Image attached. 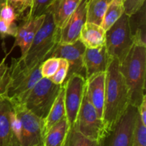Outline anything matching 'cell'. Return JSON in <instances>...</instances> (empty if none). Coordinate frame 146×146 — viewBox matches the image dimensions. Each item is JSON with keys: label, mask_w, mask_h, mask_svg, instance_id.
<instances>
[{"label": "cell", "mask_w": 146, "mask_h": 146, "mask_svg": "<svg viewBox=\"0 0 146 146\" xmlns=\"http://www.w3.org/2000/svg\"><path fill=\"white\" fill-rule=\"evenodd\" d=\"M68 71V63L66 59L59 58V66L55 74L52 76L49 80L56 85H62L65 81Z\"/></svg>", "instance_id": "29"}, {"label": "cell", "mask_w": 146, "mask_h": 146, "mask_svg": "<svg viewBox=\"0 0 146 146\" xmlns=\"http://www.w3.org/2000/svg\"><path fill=\"white\" fill-rule=\"evenodd\" d=\"M138 108L130 104L104 138V146H131Z\"/></svg>", "instance_id": "8"}, {"label": "cell", "mask_w": 146, "mask_h": 146, "mask_svg": "<svg viewBox=\"0 0 146 146\" xmlns=\"http://www.w3.org/2000/svg\"><path fill=\"white\" fill-rule=\"evenodd\" d=\"M59 66V58L49 57L43 61L40 66L41 74L43 78H50L57 71Z\"/></svg>", "instance_id": "28"}, {"label": "cell", "mask_w": 146, "mask_h": 146, "mask_svg": "<svg viewBox=\"0 0 146 146\" xmlns=\"http://www.w3.org/2000/svg\"><path fill=\"white\" fill-rule=\"evenodd\" d=\"M129 105L128 89L120 71V62L117 58H111L106 71L105 103L103 115L106 135Z\"/></svg>", "instance_id": "1"}, {"label": "cell", "mask_w": 146, "mask_h": 146, "mask_svg": "<svg viewBox=\"0 0 146 146\" xmlns=\"http://www.w3.org/2000/svg\"><path fill=\"white\" fill-rule=\"evenodd\" d=\"M7 4L14 9L19 18L21 19L24 13L29 10L32 0H7Z\"/></svg>", "instance_id": "30"}, {"label": "cell", "mask_w": 146, "mask_h": 146, "mask_svg": "<svg viewBox=\"0 0 146 146\" xmlns=\"http://www.w3.org/2000/svg\"><path fill=\"white\" fill-rule=\"evenodd\" d=\"M86 80L80 74H74L67 78L62 86L64 88L66 115L69 128L74 126L84 97Z\"/></svg>", "instance_id": "9"}, {"label": "cell", "mask_w": 146, "mask_h": 146, "mask_svg": "<svg viewBox=\"0 0 146 146\" xmlns=\"http://www.w3.org/2000/svg\"><path fill=\"white\" fill-rule=\"evenodd\" d=\"M31 19H24V21L19 26H17V34H16V36H14L15 40H14L13 46L11 48V51H12L14 47L19 46L20 43L24 39V36H25L26 34L28 32L30 26H31Z\"/></svg>", "instance_id": "32"}, {"label": "cell", "mask_w": 146, "mask_h": 146, "mask_svg": "<svg viewBox=\"0 0 146 146\" xmlns=\"http://www.w3.org/2000/svg\"><path fill=\"white\" fill-rule=\"evenodd\" d=\"M69 125L66 115L63 117L43 137L42 144L44 146H65Z\"/></svg>", "instance_id": "19"}, {"label": "cell", "mask_w": 146, "mask_h": 146, "mask_svg": "<svg viewBox=\"0 0 146 146\" xmlns=\"http://www.w3.org/2000/svg\"><path fill=\"white\" fill-rule=\"evenodd\" d=\"M123 14V0H113L104 14L102 24L101 25V27L105 31H107Z\"/></svg>", "instance_id": "22"}, {"label": "cell", "mask_w": 146, "mask_h": 146, "mask_svg": "<svg viewBox=\"0 0 146 146\" xmlns=\"http://www.w3.org/2000/svg\"><path fill=\"white\" fill-rule=\"evenodd\" d=\"M0 19L7 24H13L19 18L14 9L9 4H5L0 7Z\"/></svg>", "instance_id": "31"}, {"label": "cell", "mask_w": 146, "mask_h": 146, "mask_svg": "<svg viewBox=\"0 0 146 146\" xmlns=\"http://www.w3.org/2000/svg\"><path fill=\"white\" fill-rule=\"evenodd\" d=\"M97 146H104V138L98 141V142H97Z\"/></svg>", "instance_id": "36"}, {"label": "cell", "mask_w": 146, "mask_h": 146, "mask_svg": "<svg viewBox=\"0 0 146 146\" xmlns=\"http://www.w3.org/2000/svg\"><path fill=\"white\" fill-rule=\"evenodd\" d=\"M73 127L84 136L94 141H99L106 135L104 121L88 100L86 88L81 107Z\"/></svg>", "instance_id": "7"}, {"label": "cell", "mask_w": 146, "mask_h": 146, "mask_svg": "<svg viewBox=\"0 0 146 146\" xmlns=\"http://www.w3.org/2000/svg\"><path fill=\"white\" fill-rule=\"evenodd\" d=\"M66 115L65 104H64V88L61 86V91L51 106L48 115L44 120L41 121V131L43 137L52 128L56 123L58 122L63 117Z\"/></svg>", "instance_id": "18"}, {"label": "cell", "mask_w": 146, "mask_h": 146, "mask_svg": "<svg viewBox=\"0 0 146 146\" xmlns=\"http://www.w3.org/2000/svg\"><path fill=\"white\" fill-rule=\"evenodd\" d=\"M110 60L105 45L95 48H86L84 55L86 80L98 73L106 72Z\"/></svg>", "instance_id": "13"}, {"label": "cell", "mask_w": 146, "mask_h": 146, "mask_svg": "<svg viewBox=\"0 0 146 146\" xmlns=\"http://www.w3.org/2000/svg\"><path fill=\"white\" fill-rule=\"evenodd\" d=\"M88 0H81L75 11L60 29L58 44H72L79 39L83 27L86 22Z\"/></svg>", "instance_id": "12"}, {"label": "cell", "mask_w": 146, "mask_h": 146, "mask_svg": "<svg viewBox=\"0 0 146 146\" xmlns=\"http://www.w3.org/2000/svg\"><path fill=\"white\" fill-rule=\"evenodd\" d=\"M138 112L141 122L146 125V95L144 96L141 104L138 107Z\"/></svg>", "instance_id": "35"}, {"label": "cell", "mask_w": 146, "mask_h": 146, "mask_svg": "<svg viewBox=\"0 0 146 146\" xmlns=\"http://www.w3.org/2000/svg\"><path fill=\"white\" fill-rule=\"evenodd\" d=\"M81 0H56L49 9L56 28L61 29Z\"/></svg>", "instance_id": "17"}, {"label": "cell", "mask_w": 146, "mask_h": 146, "mask_svg": "<svg viewBox=\"0 0 146 146\" xmlns=\"http://www.w3.org/2000/svg\"><path fill=\"white\" fill-rule=\"evenodd\" d=\"M9 54V52L0 62V96L6 97L9 84V66L6 64V59Z\"/></svg>", "instance_id": "27"}, {"label": "cell", "mask_w": 146, "mask_h": 146, "mask_svg": "<svg viewBox=\"0 0 146 146\" xmlns=\"http://www.w3.org/2000/svg\"><path fill=\"white\" fill-rule=\"evenodd\" d=\"M129 27L134 44L146 46L145 5L129 17Z\"/></svg>", "instance_id": "20"}, {"label": "cell", "mask_w": 146, "mask_h": 146, "mask_svg": "<svg viewBox=\"0 0 146 146\" xmlns=\"http://www.w3.org/2000/svg\"><path fill=\"white\" fill-rule=\"evenodd\" d=\"M45 18L37 31L28 51L23 58H19L22 65L32 70L51 56L59 41L60 29L56 28L49 8L45 12Z\"/></svg>", "instance_id": "3"}, {"label": "cell", "mask_w": 146, "mask_h": 146, "mask_svg": "<svg viewBox=\"0 0 146 146\" xmlns=\"http://www.w3.org/2000/svg\"><path fill=\"white\" fill-rule=\"evenodd\" d=\"M145 0H123L124 13L128 17L135 14L145 4Z\"/></svg>", "instance_id": "33"}, {"label": "cell", "mask_w": 146, "mask_h": 146, "mask_svg": "<svg viewBox=\"0 0 146 146\" xmlns=\"http://www.w3.org/2000/svg\"><path fill=\"white\" fill-rule=\"evenodd\" d=\"M129 27V17L124 13L121 18L106 31L105 46L108 56L121 63L133 45Z\"/></svg>", "instance_id": "6"}, {"label": "cell", "mask_w": 146, "mask_h": 146, "mask_svg": "<svg viewBox=\"0 0 146 146\" xmlns=\"http://www.w3.org/2000/svg\"><path fill=\"white\" fill-rule=\"evenodd\" d=\"M79 39L86 48H98L105 45L106 31L101 26L86 22L81 29Z\"/></svg>", "instance_id": "16"}, {"label": "cell", "mask_w": 146, "mask_h": 146, "mask_svg": "<svg viewBox=\"0 0 146 146\" xmlns=\"http://www.w3.org/2000/svg\"><path fill=\"white\" fill-rule=\"evenodd\" d=\"M56 0H32L31 7L24 19H32L45 14Z\"/></svg>", "instance_id": "25"}, {"label": "cell", "mask_w": 146, "mask_h": 146, "mask_svg": "<svg viewBox=\"0 0 146 146\" xmlns=\"http://www.w3.org/2000/svg\"><path fill=\"white\" fill-rule=\"evenodd\" d=\"M97 142L84 136L72 127L68 131L65 146H97Z\"/></svg>", "instance_id": "24"}, {"label": "cell", "mask_w": 146, "mask_h": 146, "mask_svg": "<svg viewBox=\"0 0 146 146\" xmlns=\"http://www.w3.org/2000/svg\"><path fill=\"white\" fill-rule=\"evenodd\" d=\"M120 71L128 87L130 104L138 108L145 95L146 46L133 44L120 63Z\"/></svg>", "instance_id": "2"}, {"label": "cell", "mask_w": 146, "mask_h": 146, "mask_svg": "<svg viewBox=\"0 0 146 146\" xmlns=\"http://www.w3.org/2000/svg\"><path fill=\"white\" fill-rule=\"evenodd\" d=\"M7 4V0H0V7Z\"/></svg>", "instance_id": "37"}, {"label": "cell", "mask_w": 146, "mask_h": 146, "mask_svg": "<svg viewBox=\"0 0 146 146\" xmlns=\"http://www.w3.org/2000/svg\"><path fill=\"white\" fill-rule=\"evenodd\" d=\"M44 18H45V14H43L40 17L31 19L29 29L28 32L24 36V39L22 40V41L19 45V47L21 49V56H20V58H23L27 53L36 34L37 31H38V30L41 27V24L44 22Z\"/></svg>", "instance_id": "23"}, {"label": "cell", "mask_w": 146, "mask_h": 146, "mask_svg": "<svg viewBox=\"0 0 146 146\" xmlns=\"http://www.w3.org/2000/svg\"><path fill=\"white\" fill-rule=\"evenodd\" d=\"M37 146H44V145H43V144H41V145H37Z\"/></svg>", "instance_id": "38"}, {"label": "cell", "mask_w": 146, "mask_h": 146, "mask_svg": "<svg viewBox=\"0 0 146 146\" xmlns=\"http://www.w3.org/2000/svg\"><path fill=\"white\" fill-rule=\"evenodd\" d=\"M40 66L32 70H28L22 65L19 58H11L9 67V84L6 96L11 104H24L36 84L43 78Z\"/></svg>", "instance_id": "4"}, {"label": "cell", "mask_w": 146, "mask_h": 146, "mask_svg": "<svg viewBox=\"0 0 146 146\" xmlns=\"http://www.w3.org/2000/svg\"><path fill=\"white\" fill-rule=\"evenodd\" d=\"M61 86L62 85H56L48 78H41L32 88L23 105L42 121L48 115Z\"/></svg>", "instance_id": "5"}, {"label": "cell", "mask_w": 146, "mask_h": 146, "mask_svg": "<svg viewBox=\"0 0 146 146\" xmlns=\"http://www.w3.org/2000/svg\"><path fill=\"white\" fill-rule=\"evenodd\" d=\"M131 146H146V125L141 122L138 112L133 133Z\"/></svg>", "instance_id": "26"}, {"label": "cell", "mask_w": 146, "mask_h": 146, "mask_svg": "<svg viewBox=\"0 0 146 146\" xmlns=\"http://www.w3.org/2000/svg\"><path fill=\"white\" fill-rule=\"evenodd\" d=\"M85 50L86 46L78 39L72 44H58L50 57L62 58L68 61V71L66 80L74 74H80L85 77L84 64Z\"/></svg>", "instance_id": "11"}, {"label": "cell", "mask_w": 146, "mask_h": 146, "mask_svg": "<svg viewBox=\"0 0 146 146\" xmlns=\"http://www.w3.org/2000/svg\"><path fill=\"white\" fill-rule=\"evenodd\" d=\"M11 103L7 97L0 96V146H21L11 130Z\"/></svg>", "instance_id": "15"}, {"label": "cell", "mask_w": 146, "mask_h": 146, "mask_svg": "<svg viewBox=\"0 0 146 146\" xmlns=\"http://www.w3.org/2000/svg\"><path fill=\"white\" fill-rule=\"evenodd\" d=\"M113 0H88L86 22L101 26L104 14Z\"/></svg>", "instance_id": "21"}, {"label": "cell", "mask_w": 146, "mask_h": 146, "mask_svg": "<svg viewBox=\"0 0 146 146\" xmlns=\"http://www.w3.org/2000/svg\"><path fill=\"white\" fill-rule=\"evenodd\" d=\"M12 106L21 121V146H37L42 144L41 120L27 110L24 105L12 104Z\"/></svg>", "instance_id": "10"}, {"label": "cell", "mask_w": 146, "mask_h": 146, "mask_svg": "<svg viewBox=\"0 0 146 146\" xmlns=\"http://www.w3.org/2000/svg\"><path fill=\"white\" fill-rule=\"evenodd\" d=\"M17 31V25L15 24H9L2 19H0V37L1 39H4L7 36H16Z\"/></svg>", "instance_id": "34"}, {"label": "cell", "mask_w": 146, "mask_h": 146, "mask_svg": "<svg viewBox=\"0 0 146 146\" xmlns=\"http://www.w3.org/2000/svg\"><path fill=\"white\" fill-rule=\"evenodd\" d=\"M106 72L95 74L86 79V94L89 102L103 119L105 103Z\"/></svg>", "instance_id": "14"}]
</instances>
